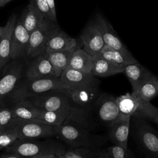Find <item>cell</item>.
I'll list each match as a JSON object with an SVG mask.
<instances>
[{"instance_id": "6da1fadb", "label": "cell", "mask_w": 158, "mask_h": 158, "mask_svg": "<svg viewBox=\"0 0 158 158\" xmlns=\"http://www.w3.org/2000/svg\"><path fill=\"white\" fill-rule=\"evenodd\" d=\"M69 88V86L64 83L60 77L31 79L23 77L17 83L6 102L12 103L51 90L67 89Z\"/></svg>"}, {"instance_id": "8d00e7d4", "label": "cell", "mask_w": 158, "mask_h": 158, "mask_svg": "<svg viewBox=\"0 0 158 158\" xmlns=\"http://www.w3.org/2000/svg\"><path fill=\"white\" fill-rule=\"evenodd\" d=\"M0 158H26L23 156L19 155L16 153L7 152L6 154H2L0 155Z\"/></svg>"}, {"instance_id": "4316f807", "label": "cell", "mask_w": 158, "mask_h": 158, "mask_svg": "<svg viewBox=\"0 0 158 158\" xmlns=\"http://www.w3.org/2000/svg\"><path fill=\"white\" fill-rule=\"evenodd\" d=\"M116 102L120 114L132 116L139 106V99L131 93H127L116 98Z\"/></svg>"}, {"instance_id": "7a4b0ae2", "label": "cell", "mask_w": 158, "mask_h": 158, "mask_svg": "<svg viewBox=\"0 0 158 158\" xmlns=\"http://www.w3.org/2000/svg\"><path fill=\"white\" fill-rule=\"evenodd\" d=\"M6 149L7 152L16 153L25 157L44 154L59 156L67 150L63 144L55 140L25 138L17 139Z\"/></svg>"}, {"instance_id": "ba28073f", "label": "cell", "mask_w": 158, "mask_h": 158, "mask_svg": "<svg viewBox=\"0 0 158 158\" xmlns=\"http://www.w3.org/2000/svg\"><path fill=\"white\" fill-rule=\"evenodd\" d=\"M60 29L56 21L44 19L41 25L30 34L26 57L32 59L44 53L47 42Z\"/></svg>"}, {"instance_id": "7bdbcfd3", "label": "cell", "mask_w": 158, "mask_h": 158, "mask_svg": "<svg viewBox=\"0 0 158 158\" xmlns=\"http://www.w3.org/2000/svg\"><path fill=\"white\" fill-rule=\"evenodd\" d=\"M12 1V0H6V2H7V3H8L9 2H10V1Z\"/></svg>"}, {"instance_id": "d6986e66", "label": "cell", "mask_w": 158, "mask_h": 158, "mask_svg": "<svg viewBox=\"0 0 158 158\" xmlns=\"http://www.w3.org/2000/svg\"><path fill=\"white\" fill-rule=\"evenodd\" d=\"M125 65L110 62L100 54L93 56L92 73L96 77H107L123 72Z\"/></svg>"}, {"instance_id": "7c38bea8", "label": "cell", "mask_w": 158, "mask_h": 158, "mask_svg": "<svg viewBox=\"0 0 158 158\" xmlns=\"http://www.w3.org/2000/svg\"><path fill=\"white\" fill-rule=\"evenodd\" d=\"M80 38L83 49L92 56L100 54L105 44L94 18L86 24L80 35Z\"/></svg>"}, {"instance_id": "ab89813d", "label": "cell", "mask_w": 158, "mask_h": 158, "mask_svg": "<svg viewBox=\"0 0 158 158\" xmlns=\"http://www.w3.org/2000/svg\"><path fill=\"white\" fill-rule=\"evenodd\" d=\"M7 3L6 2V0H0V7L4 6L6 5Z\"/></svg>"}, {"instance_id": "3957f363", "label": "cell", "mask_w": 158, "mask_h": 158, "mask_svg": "<svg viewBox=\"0 0 158 158\" xmlns=\"http://www.w3.org/2000/svg\"><path fill=\"white\" fill-rule=\"evenodd\" d=\"M133 137L146 158H158V132L148 120L131 116Z\"/></svg>"}, {"instance_id": "7402d4cb", "label": "cell", "mask_w": 158, "mask_h": 158, "mask_svg": "<svg viewBox=\"0 0 158 158\" xmlns=\"http://www.w3.org/2000/svg\"><path fill=\"white\" fill-rule=\"evenodd\" d=\"M123 73L131 85L132 93H135L141 85L152 73L139 62L126 65Z\"/></svg>"}, {"instance_id": "1f68e13d", "label": "cell", "mask_w": 158, "mask_h": 158, "mask_svg": "<svg viewBox=\"0 0 158 158\" xmlns=\"http://www.w3.org/2000/svg\"><path fill=\"white\" fill-rule=\"evenodd\" d=\"M104 149L110 158H133L134 157L128 148L112 144Z\"/></svg>"}, {"instance_id": "d4e9b609", "label": "cell", "mask_w": 158, "mask_h": 158, "mask_svg": "<svg viewBox=\"0 0 158 158\" xmlns=\"http://www.w3.org/2000/svg\"><path fill=\"white\" fill-rule=\"evenodd\" d=\"M133 94L141 101L150 102L158 96V76L152 73Z\"/></svg>"}, {"instance_id": "d6a6232c", "label": "cell", "mask_w": 158, "mask_h": 158, "mask_svg": "<svg viewBox=\"0 0 158 158\" xmlns=\"http://www.w3.org/2000/svg\"><path fill=\"white\" fill-rule=\"evenodd\" d=\"M30 4L35 7L44 19L57 22V19L54 17L46 0H30Z\"/></svg>"}, {"instance_id": "ee69618b", "label": "cell", "mask_w": 158, "mask_h": 158, "mask_svg": "<svg viewBox=\"0 0 158 158\" xmlns=\"http://www.w3.org/2000/svg\"><path fill=\"white\" fill-rule=\"evenodd\" d=\"M133 158H135V157H133Z\"/></svg>"}, {"instance_id": "277c9868", "label": "cell", "mask_w": 158, "mask_h": 158, "mask_svg": "<svg viewBox=\"0 0 158 158\" xmlns=\"http://www.w3.org/2000/svg\"><path fill=\"white\" fill-rule=\"evenodd\" d=\"M58 127L37 120L14 118L6 128L15 132L19 139H41L57 136Z\"/></svg>"}, {"instance_id": "e575fe53", "label": "cell", "mask_w": 158, "mask_h": 158, "mask_svg": "<svg viewBox=\"0 0 158 158\" xmlns=\"http://www.w3.org/2000/svg\"><path fill=\"white\" fill-rule=\"evenodd\" d=\"M13 118L11 110L6 102L0 103V130L7 127Z\"/></svg>"}, {"instance_id": "d590c367", "label": "cell", "mask_w": 158, "mask_h": 158, "mask_svg": "<svg viewBox=\"0 0 158 158\" xmlns=\"http://www.w3.org/2000/svg\"><path fill=\"white\" fill-rule=\"evenodd\" d=\"M96 158H110L105 149H102L101 148L96 149Z\"/></svg>"}, {"instance_id": "484cf974", "label": "cell", "mask_w": 158, "mask_h": 158, "mask_svg": "<svg viewBox=\"0 0 158 158\" xmlns=\"http://www.w3.org/2000/svg\"><path fill=\"white\" fill-rule=\"evenodd\" d=\"M19 19L30 34L41 25L44 18L35 7L29 3Z\"/></svg>"}, {"instance_id": "cb8c5ba5", "label": "cell", "mask_w": 158, "mask_h": 158, "mask_svg": "<svg viewBox=\"0 0 158 158\" xmlns=\"http://www.w3.org/2000/svg\"><path fill=\"white\" fill-rule=\"evenodd\" d=\"M68 67L91 73L93 69V56L85 49L78 48L74 51Z\"/></svg>"}, {"instance_id": "ac0fdd59", "label": "cell", "mask_w": 158, "mask_h": 158, "mask_svg": "<svg viewBox=\"0 0 158 158\" xmlns=\"http://www.w3.org/2000/svg\"><path fill=\"white\" fill-rule=\"evenodd\" d=\"M17 19V17L16 14H13L9 17L4 26V30L0 37V70L2 69L11 60V38Z\"/></svg>"}, {"instance_id": "603a6c76", "label": "cell", "mask_w": 158, "mask_h": 158, "mask_svg": "<svg viewBox=\"0 0 158 158\" xmlns=\"http://www.w3.org/2000/svg\"><path fill=\"white\" fill-rule=\"evenodd\" d=\"M78 48L69 50L44 52L53 68L56 77H60L62 72L68 67L70 59Z\"/></svg>"}, {"instance_id": "74e56055", "label": "cell", "mask_w": 158, "mask_h": 158, "mask_svg": "<svg viewBox=\"0 0 158 158\" xmlns=\"http://www.w3.org/2000/svg\"><path fill=\"white\" fill-rule=\"evenodd\" d=\"M46 1L48 2V3L49 4V7L51 9V10L54 17L57 19V17H56V10L54 0H46Z\"/></svg>"}, {"instance_id": "8992f818", "label": "cell", "mask_w": 158, "mask_h": 158, "mask_svg": "<svg viewBox=\"0 0 158 158\" xmlns=\"http://www.w3.org/2000/svg\"><path fill=\"white\" fill-rule=\"evenodd\" d=\"M36 107L68 115L73 104L67 89L46 91L27 98Z\"/></svg>"}, {"instance_id": "5b68a950", "label": "cell", "mask_w": 158, "mask_h": 158, "mask_svg": "<svg viewBox=\"0 0 158 158\" xmlns=\"http://www.w3.org/2000/svg\"><path fill=\"white\" fill-rule=\"evenodd\" d=\"M57 136L70 148H99L106 141L107 138L67 124L59 126Z\"/></svg>"}, {"instance_id": "9c48e42d", "label": "cell", "mask_w": 158, "mask_h": 158, "mask_svg": "<svg viewBox=\"0 0 158 158\" xmlns=\"http://www.w3.org/2000/svg\"><path fill=\"white\" fill-rule=\"evenodd\" d=\"M92 111L99 126L107 128L120 115L116 98L106 93L99 94L93 104Z\"/></svg>"}, {"instance_id": "30bf717a", "label": "cell", "mask_w": 158, "mask_h": 158, "mask_svg": "<svg viewBox=\"0 0 158 158\" xmlns=\"http://www.w3.org/2000/svg\"><path fill=\"white\" fill-rule=\"evenodd\" d=\"M94 19L101 33L104 44L120 52L131 64L138 62L117 35L111 24L101 13H96Z\"/></svg>"}, {"instance_id": "83f0119b", "label": "cell", "mask_w": 158, "mask_h": 158, "mask_svg": "<svg viewBox=\"0 0 158 158\" xmlns=\"http://www.w3.org/2000/svg\"><path fill=\"white\" fill-rule=\"evenodd\" d=\"M132 116L142 118L158 125V108L153 106L150 102L139 99V106Z\"/></svg>"}, {"instance_id": "2e32d148", "label": "cell", "mask_w": 158, "mask_h": 158, "mask_svg": "<svg viewBox=\"0 0 158 158\" xmlns=\"http://www.w3.org/2000/svg\"><path fill=\"white\" fill-rule=\"evenodd\" d=\"M67 91L74 106L91 107L101 93L99 85L83 86L67 89Z\"/></svg>"}, {"instance_id": "ffe728a7", "label": "cell", "mask_w": 158, "mask_h": 158, "mask_svg": "<svg viewBox=\"0 0 158 158\" xmlns=\"http://www.w3.org/2000/svg\"><path fill=\"white\" fill-rule=\"evenodd\" d=\"M79 47L77 40L60 29L47 42L44 52L69 50Z\"/></svg>"}, {"instance_id": "f6af8a7d", "label": "cell", "mask_w": 158, "mask_h": 158, "mask_svg": "<svg viewBox=\"0 0 158 158\" xmlns=\"http://www.w3.org/2000/svg\"></svg>"}, {"instance_id": "52a82bcc", "label": "cell", "mask_w": 158, "mask_h": 158, "mask_svg": "<svg viewBox=\"0 0 158 158\" xmlns=\"http://www.w3.org/2000/svg\"><path fill=\"white\" fill-rule=\"evenodd\" d=\"M25 59H12L0 70V103L6 102L19 80L24 77Z\"/></svg>"}, {"instance_id": "4fadbf2b", "label": "cell", "mask_w": 158, "mask_h": 158, "mask_svg": "<svg viewBox=\"0 0 158 158\" xmlns=\"http://www.w3.org/2000/svg\"><path fill=\"white\" fill-rule=\"evenodd\" d=\"M130 115H119L117 119L107 128V138L114 145L128 148V138L129 135L130 125Z\"/></svg>"}, {"instance_id": "f35d334b", "label": "cell", "mask_w": 158, "mask_h": 158, "mask_svg": "<svg viewBox=\"0 0 158 158\" xmlns=\"http://www.w3.org/2000/svg\"><path fill=\"white\" fill-rule=\"evenodd\" d=\"M57 157V156L54 154H44V155H39V156L28 157L26 158H56Z\"/></svg>"}, {"instance_id": "4dcf8cb0", "label": "cell", "mask_w": 158, "mask_h": 158, "mask_svg": "<svg viewBox=\"0 0 158 158\" xmlns=\"http://www.w3.org/2000/svg\"><path fill=\"white\" fill-rule=\"evenodd\" d=\"M96 149L89 148H70L62 155L64 158H96Z\"/></svg>"}, {"instance_id": "44dd1931", "label": "cell", "mask_w": 158, "mask_h": 158, "mask_svg": "<svg viewBox=\"0 0 158 158\" xmlns=\"http://www.w3.org/2000/svg\"><path fill=\"white\" fill-rule=\"evenodd\" d=\"M14 118L37 120L41 109L36 107L27 98L8 104Z\"/></svg>"}, {"instance_id": "e0dca14e", "label": "cell", "mask_w": 158, "mask_h": 158, "mask_svg": "<svg viewBox=\"0 0 158 158\" xmlns=\"http://www.w3.org/2000/svg\"><path fill=\"white\" fill-rule=\"evenodd\" d=\"M60 78L70 88L89 85H99V83L92 72L86 73L69 67L66 68L62 72Z\"/></svg>"}, {"instance_id": "60d3db41", "label": "cell", "mask_w": 158, "mask_h": 158, "mask_svg": "<svg viewBox=\"0 0 158 158\" xmlns=\"http://www.w3.org/2000/svg\"><path fill=\"white\" fill-rule=\"evenodd\" d=\"M4 30V27H1L0 26V37H1V36L2 33V32H3Z\"/></svg>"}, {"instance_id": "f546056e", "label": "cell", "mask_w": 158, "mask_h": 158, "mask_svg": "<svg viewBox=\"0 0 158 158\" xmlns=\"http://www.w3.org/2000/svg\"><path fill=\"white\" fill-rule=\"evenodd\" d=\"M100 54L104 58L115 64L123 65L125 66L126 65L131 64L120 52L106 44H104L100 52Z\"/></svg>"}, {"instance_id": "b9f144b4", "label": "cell", "mask_w": 158, "mask_h": 158, "mask_svg": "<svg viewBox=\"0 0 158 158\" xmlns=\"http://www.w3.org/2000/svg\"><path fill=\"white\" fill-rule=\"evenodd\" d=\"M56 158H64V157L63 155L62 154V155H60V156H57V157H56Z\"/></svg>"}, {"instance_id": "836d02e7", "label": "cell", "mask_w": 158, "mask_h": 158, "mask_svg": "<svg viewBox=\"0 0 158 158\" xmlns=\"http://www.w3.org/2000/svg\"><path fill=\"white\" fill-rule=\"evenodd\" d=\"M19 139L17 134L11 130L5 128L0 130V150L7 148Z\"/></svg>"}, {"instance_id": "9a60e30c", "label": "cell", "mask_w": 158, "mask_h": 158, "mask_svg": "<svg viewBox=\"0 0 158 158\" xmlns=\"http://www.w3.org/2000/svg\"><path fill=\"white\" fill-rule=\"evenodd\" d=\"M32 59L31 61L26 65L25 77L31 79L56 77L53 68L44 52Z\"/></svg>"}, {"instance_id": "5bb4252c", "label": "cell", "mask_w": 158, "mask_h": 158, "mask_svg": "<svg viewBox=\"0 0 158 158\" xmlns=\"http://www.w3.org/2000/svg\"><path fill=\"white\" fill-rule=\"evenodd\" d=\"M30 33L17 19L10 43V59H25L28 48Z\"/></svg>"}, {"instance_id": "8fae6325", "label": "cell", "mask_w": 158, "mask_h": 158, "mask_svg": "<svg viewBox=\"0 0 158 158\" xmlns=\"http://www.w3.org/2000/svg\"><path fill=\"white\" fill-rule=\"evenodd\" d=\"M63 124H67L89 132L96 130L99 125L96 122L91 107L73 106Z\"/></svg>"}, {"instance_id": "f1b7e54d", "label": "cell", "mask_w": 158, "mask_h": 158, "mask_svg": "<svg viewBox=\"0 0 158 158\" xmlns=\"http://www.w3.org/2000/svg\"><path fill=\"white\" fill-rule=\"evenodd\" d=\"M67 115L41 109L37 120L45 123L55 126H60L63 124Z\"/></svg>"}]
</instances>
